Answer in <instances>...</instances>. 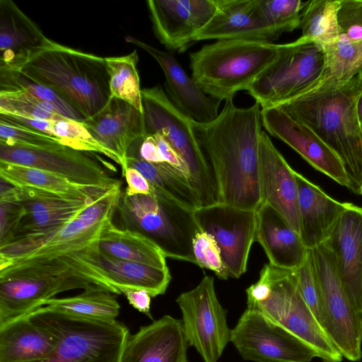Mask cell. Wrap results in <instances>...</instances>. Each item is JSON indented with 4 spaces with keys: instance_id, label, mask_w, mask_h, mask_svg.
Listing matches in <instances>:
<instances>
[{
    "instance_id": "4dcf8cb0",
    "label": "cell",
    "mask_w": 362,
    "mask_h": 362,
    "mask_svg": "<svg viewBox=\"0 0 362 362\" xmlns=\"http://www.w3.org/2000/svg\"><path fill=\"white\" fill-rule=\"evenodd\" d=\"M0 176L1 180L13 186L35 188L85 200L98 199L112 188L80 185L47 171L2 161H0Z\"/></svg>"
},
{
    "instance_id": "ab89813d",
    "label": "cell",
    "mask_w": 362,
    "mask_h": 362,
    "mask_svg": "<svg viewBox=\"0 0 362 362\" xmlns=\"http://www.w3.org/2000/svg\"><path fill=\"white\" fill-rule=\"evenodd\" d=\"M308 1L257 0V8L263 21L282 33L299 28L301 12Z\"/></svg>"
},
{
    "instance_id": "83f0119b",
    "label": "cell",
    "mask_w": 362,
    "mask_h": 362,
    "mask_svg": "<svg viewBox=\"0 0 362 362\" xmlns=\"http://www.w3.org/2000/svg\"><path fill=\"white\" fill-rule=\"evenodd\" d=\"M256 215L255 241L264 250L269 263L291 271L298 269L308 253L300 234L267 204L261 203Z\"/></svg>"
},
{
    "instance_id": "f907efd6",
    "label": "cell",
    "mask_w": 362,
    "mask_h": 362,
    "mask_svg": "<svg viewBox=\"0 0 362 362\" xmlns=\"http://www.w3.org/2000/svg\"><path fill=\"white\" fill-rule=\"evenodd\" d=\"M358 114L361 119V121H362V96L361 98L359 104H358Z\"/></svg>"
},
{
    "instance_id": "bcb514c9",
    "label": "cell",
    "mask_w": 362,
    "mask_h": 362,
    "mask_svg": "<svg viewBox=\"0 0 362 362\" xmlns=\"http://www.w3.org/2000/svg\"><path fill=\"white\" fill-rule=\"evenodd\" d=\"M122 176L125 177L127 187L124 193L129 196L149 194L153 189L145 177L136 169L127 167Z\"/></svg>"
},
{
    "instance_id": "f546056e",
    "label": "cell",
    "mask_w": 362,
    "mask_h": 362,
    "mask_svg": "<svg viewBox=\"0 0 362 362\" xmlns=\"http://www.w3.org/2000/svg\"><path fill=\"white\" fill-rule=\"evenodd\" d=\"M98 247L100 253L112 257L158 268L168 267L165 255L153 240L139 231L117 228L112 221L105 225Z\"/></svg>"
},
{
    "instance_id": "3957f363",
    "label": "cell",
    "mask_w": 362,
    "mask_h": 362,
    "mask_svg": "<svg viewBox=\"0 0 362 362\" xmlns=\"http://www.w3.org/2000/svg\"><path fill=\"white\" fill-rule=\"evenodd\" d=\"M362 79L329 75L303 95L278 107L310 128L340 158L350 189L362 195V124L358 104Z\"/></svg>"
},
{
    "instance_id": "ac0fdd59",
    "label": "cell",
    "mask_w": 362,
    "mask_h": 362,
    "mask_svg": "<svg viewBox=\"0 0 362 362\" xmlns=\"http://www.w3.org/2000/svg\"><path fill=\"white\" fill-rule=\"evenodd\" d=\"M265 130L296 151L310 165L341 186L350 182L338 156L308 127L279 107L261 110Z\"/></svg>"
},
{
    "instance_id": "8992f818",
    "label": "cell",
    "mask_w": 362,
    "mask_h": 362,
    "mask_svg": "<svg viewBox=\"0 0 362 362\" xmlns=\"http://www.w3.org/2000/svg\"><path fill=\"white\" fill-rule=\"evenodd\" d=\"M283 44L218 40L189 54L192 78L202 91L220 102L233 99L280 55Z\"/></svg>"
},
{
    "instance_id": "4fadbf2b",
    "label": "cell",
    "mask_w": 362,
    "mask_h": 362,
    "mask_svg": "<svg viewBox=\"0 0 362 362\" xmlns=\"http://www.w3.org/2000/svg\"><path fill=\"white\" fill-rule=\"evenodd\" d=\"M176 302L182 313L185 334L204 362H218L230 341L227 311L215 291L214 278L204 276L190 291L183 292Z\"/></svg>"
},
{
    "instance_id": "5b68a950",
    "label": "cell",
    "mask_w": 362,
    "mask_h": 362,
    "mask_svg": "<svg viewBox=\"0 0 362 362\" xmlns=\"http://www.w3.org/2000/svg\"><path fill=\"white\" fill-rule=\"evenodd\" d=\"M247 308L255 309L307 345L324 362L343 356L304 300L293 271L265 264L259 280L246 289Z\"/></svg>"
},
{
    "instance_id": "4316f807",
    "label": "cell",
    "mask_w": 362,
    "mask_h": 362,
    "mask_svg": "<svg viewBox=\"0 0 362 362\" xmlns=\"http://www.w3.org/2000/svg\"><path fill=\"white\" fill-rule=\"evenodd\" d=\"M48 40L13 1L0 0V67L19 70Z\"/></svg>"
},
{
    "instance_id": "603a6c76",
    "label": "cell",
    "mask_w": 362,
    "mask_h": 362,
    "mask_svg": "<svg viewBox=\"0 0 362 362\" xmlns=\"http://www.w3.org/2000/svg\"><path fill=\"white\" fill-rule=\"evenodd\" d=\"M83 123L93 137L118 158L122 173L127 168L126 160L129 148L147 135L144 113L115 98Z\"/></svg>"
},
{
    "instance_id": "f6af8a7d",
    "label": "cell",
    "mask_w": 362,
    "mask_h": 362,
    "mask_svg": "<svg viewBox=\"0 0 362 362\" xmlns=\"http://www.w3.org/2000/svg\"><path fill=\"white\" fill-rule=\"evenodd\" d=\"M153 134L156 138L160 152L165 163L176 169V170L190 184L188 168L180 155L163 136L158 133Z\"/></svg>"
},
{
    "instance_id": "7a4b0ae2",
    "label": "cell",
    "mask_w": 362,
    "mask_h": 362,
    "mask_svg": "<svg viewBox=\"0 0 362 362\" xmlns=\"http://www.w3.org/2000/svg\"><path fill=\"white\" fill-rule=\"evenodd\" d=\"M95 287L121 294L107 278L98 243L78 252L0 270V326L28 315L59 293Z\"/></svg>"
},
{
    "instance_id": "2e32d148",
    "label": "cell",
    "mask_w": 362,
    "mask_h": 362,
    "mask_svg": "<svg viewBox=\"0 0 362 362\" xmlns=\"http://www.w3.org/2000/svg\"><path fill=\"white\" fill-rule=\"evenodd\" d=\"M201 230L217 242L228 277L238 279L247 270L257 228L256 211L216 204L194 211Z\"/></svg>"
},
{
    "instance_id": "9c48e42d",
    "label": "cell",
    "mask_w": 362,
    "mask_h": 362,
    "mask_svg": "<svg viewBox=\"0 0 362 362\" xmlns=\"http://www.w3.org/2000/svg\"><path fill=\"white\" fill-rule=\"evenodd\" d=\"M117 211L127 228L153 240L166 257L197 264L192 241L200 230L189 210L172 199L152 191L129 196L122 192Z\"/></svg>"
},
{
    "instance_id": "ffe728a7",
    "label": "cell",
    "mask_w": 362,
    "mask_h": 362,
    "mask_svg": "<svg viewBox=\"0 0 362 362\" xmlns=\"http://www.w3.org/2000/svg\"><path fill=\"white\" fill-rule=\"evenodd\" d=\"M294 173L267 132L262 131L259 145L261 203L271 206L300 234L298 192Z\"/></svg>"
},
{
    "instance_id": "60d3db41",
    "label": "cell",
    "mask_w": 362,
    "mask_h": 362,
    "mask_svg": "<svg viewBox=\"0 0 362 362\" xmlns=\"http://www.w3.org/2000/svg\"><path fill=\"white\" fill-rule=\"evenodd\" d=\"M0 144L35 148L63 145L54 136L2 121H0Z\"/></svg>"
},
{
    "instance_id": "5bb4252c",
    "label": "cell",
    "mask_w": 362,
    "mask_h": 362,
    "mask_svg": "<svg viewBox=\"0 0 362 362\" xmlns=\"http://www.w3.org/2000/svg\"><path fill=\"white\" fill-rule=\"evenodd\" d=\"M230 342L244 360L253 362H310L316 357L296 336L248 308L231 329Z\"/></svg>"
},
{
    "instance_id": "8fae6325",
    "label": "cell",
    "mask_w": 362,
    "mask_h": 362,
    "mask_svg": "<svg viewBox=\"0 0 362 362\" xmlns=\"http://www.w3.org/2000/svg\"><path fill=\"white\" fill-rule=\"evenodd\" d=\"M323 48L300 37L283 44L277 59L246 90L262 109L278 107L328 76Z\"/></svg>"
},
{
    "instance_id": "e0dca14e",
    "label": "cell",
    "mask_w": 362,
    "mask_h": 362,
    "mask_svg": "<svg viewBox=\"0 0 362 362\" xmlns=\"http://www.w3.org/2000/svg\"><path fill=\"white\" fill-rule=\"evenodd\" d=\"M153 30L170 52H185L216 10L215 0H149Z\"/></svg>"
},
{
    "instance_id": "1f68e13d",
    "label": "cell",
    "mask_w": 362,
    "mask_h": 362,
    "mask_svg": "<svg viewBox=\"0 0 362 362\" xmlns=\"http://www.w3.org/2000/svg\"><path fill=\"white\" fill-rule=\"evenodd\" d=\"M100 258L110 284L121 293L124 290L141 289L156 297L165 293L171 280L168 267L158 268L103 253Z\"/></svg>"
},
{
    "instance_id": "6da1fadb",
    "label": "cell",
    "mask_w": 362,
    "mask_h": 362,
    "mask_svg": "<svg viewBox=\"0 0 362 362\" xmlns=\"http://www.w3.org/2000/svg\"><path fill=\"white\" fill-rule=\"evenodd\" d=\"M261 109L238 107L229 99L209 123L194 122L199 145L213 173L218 203L257 211L261 204L259 145Z\"/></svg>"
},
{
    "instance_id": "f35d334b",
    "label": "cell",
    "mask_w": 362,
    "mask_h": 362,
    "mask_svg": "<svg viewBox=\"0 0 362 362\" xmlns=\"http://www.w3.org/2000/svg\"><path fill=\"white\" fill-rule=\"evenodd\" d=\"M0 114L47 121L67 119L52 104L23 90L0 91Z\"/></svg>"
},
{
    "instance_id": "cb8c5ba5",
    "label": "cell",
    "mask_w": 362,
    "mask_h": 362,
    "mask_svg": "<svg viewBox=\"0 0 362 362\" xmlns=\"http://www.w3.org/2000/svg\"><path fill=\"white\" fill-rule=\"evenodd\" d=\"M182 320L165 315L129 334L119 362H188Z\"/></svg>"
},
{
    "instance_id": "b9f144b4",
    "label": "cell",
    "mask_w": 362,
    "mask_h": 362,
    "mask_svg": "<svg viewBox=\"0 0 362 362\" xmlns=\"http://www.w3.org/2000/svg\"><path fill=\"white\" fill-rule=\"evenodd\" d=\"M192 250L197 265L213 271L220 279H228L221 250L211 234L200 230L193 239Z\"/></svg>"
},
{
    "instance_id": "7dc6e473",
    "label": "cell",
    "mask_w": 362,
    "mask_h": 362,
    "mask_svg": "<svg viewBox=\"0 0 362 362\" xmlns=\"http://www.w3.org/2000/svg\"><path fill=\"white\" fill-rule=\"evenodd\" d=\"M138 156L151 163H165L153 134H147L139 140Z\"/></svg>"
},
{
    "instance_id": "836d02e7",
    "label": "cell",
    "mask_w": 362,
    "mask_h": 362,
    "mask_svg": "<svg viewBox=\"0 0 362 362\" xmlns=\"http://www.w3.org/2000/svg\"><path fill=\"white\" fill-rule=\"evenodd\" d=\"M43 306L70 315L103 320H115L120 309L112 293L97 287L72 297L50 298Z\"/></svg>"
},
{
    "instance_id": "e575fe53",
    "label": "cell",
    "mask_w": 362,
    "mask_h": 362,
    "mask_svg": "<svg viewBox=\"0 0 362 362\" xmlns=\"http://www.w3.org/2000/svg\"><path fill=\"white\" fill-rule=\"evenodd\" d=\"M18 124L59 138L62 144L70 148L105 155L119 165L118 158L100 145L90 134L83 122L72 119L47 121L19 117Z\"/></svg>"
},
{
    "instance_id": "816d5d0a",
    "label": "cell",
    "mask_w": 362,
    "mask_h": 362,
    "mask_svg": "<svg viewBox=\"0 0 362 362\" xmlns=\"http://www.w3.org/2000/svg\"><path fill=\"white\" fill-rule=\"evenodd\" d=\"M358 74L360 76V77L362 79V64L358 70Z\"/></svg>"
},
{
    "instance_id": "8d00e7d4",
    "label": "cell",
    "mask_w": 362,
    "mask_h": 362,
    "mask_svg": "<svg viewBox=\"0 0 362 362\" xmlns=\"http://www.w3.org/2000/svg\"><path fill=\"white\" fill-rule=\"evenodd\" d=\"M111 98L124 100L143 112L136 50L121 57H105Z\"/></svg>"
},
{
    "instance_id": "c3c4849f",
    "label": "cell",
    "mask_w": 362,
    "mask_h": 362,
    "mask_svg": "<svg viewBox=\"0 0 362 362\" xmlns=\"http://www.w3.org/2000/svg\"><path fill=\"white\" fill-rule=\"evenodd\" d=\"M122 293L124 294L132 306L153 320L150 311L151 296L146 291L141 289H127L124 290Z\"/></svg>"
},
{
    "instance_id": "7c38bea8",
    "label": "cell",
    "mask_w": 362,
    "mask_h": 362,
    "mask_svg": "<svg viewBox=\"0 0 362 362\" xmlns=\"http://www.w3.org/2000/svg\"><path fill=\"white\" fill-rule=\"evenodd\" d=\"M308 256L320 291L322 328L343 357L358 361L362 358V313L344 285L328 240L308 250Z\"/></svg>"
},
{
    "instance_id": "44dd1931",
    "label": "cell",
    "mask_w": 362,
    "mask_h": 362,
    "mask_svg": "<svg viewBox=\"0 0 362 362\" xmlns=\"http://www.w3.org/2000/svg\"><path fill=\"white\" fill-rule=\"evenodd\" d=\"M125 40L141 48L155 59L165 78L167 95L194 122L209 123L217 117L221 102L202 91L182 69L172 52L161 51L132 36H127Z\"/></svg>"
},
{
    "instance_id": "f1b7e54d",
    "label": "cell",
    "mask_w": 362,
    "mask_h": 362,
    "mask_svg": "<svg viewBox=\"0 0 362 362\" xmlns=\"http://www.w3.org/2000/svg\"><path fill=\"white\" fill-rule=\"evenodd\" d=\"M57 340L28 315L0 326V362H35L53 352Z\"/></svg>"
},
{
    "instance_id": "d6a6232c",
    "label": "cell",
    "mask_w": 362,
    "mask_h": 362,
    "mask_svg": "<svg viewBox=\"0 0 362 362\" xmlns=\"http://www.w3.org/2000/svg\"><path fill=\"white\" fill-rule=\"evenodd\" d=\"M126 161L127 167L136 169L145 177L154 192L165 195L192 211L200 207L195 190L176 169L167 163H151L134 153H128Z\"/></svg>"
},
{
    "instance_id": "d4e9b609",
    "label": "cell",
    "mask_w": 362,
    "mask_h": 362,
    "mask_svg": "<svg viewBox=\"0 0 362 362\" xmlns=\"http://www.w3.org/2000/svg\"><path fill=\"white\" fill-rule=\"evenodd\" d=\"M327 240L344 285L352 301L361 311L362 207L348 202Z\"/></svg>"
},
{
    "instance_id": "74e56055",
    "label": "cell",
    "mask_w": 362,
    "mask_h": 362,
    "mask_svg": "<svg viewBox=\"0 0 362 362\" xmlns=\"http://www.w3.org/2000/svg\"><path fill=\"white\" fill-rule=\"evenodd\" d=\"M23 90L52 104L63 117L79 122L86 117L51 88L38 83L16 69L0 67V91Z\"/></svg>"
},
{
    "instance_id": "277c9868",
    "label": "cell",
    "mask_w": 362,
    "mask_h": 362,
    "mask_svg": "<svg viewBox=\"0 0 362 362\" xmlns=\"http://www.w3.org/2000/svg\"><path fill=\"white\" fill-rule=\"evenodd\" d=\"M19 71L51 88L86 119L98 114L111 99L105 58L50 39Z\"/></svg>"
},
{
    "instance_id": "d590c367",
    "label": "cell",
    "mask_w": 362,
    "mask_h": 362,
    "mask_svg": "<svg viewBox=\"0 0 362 362\" xmlns=\"http://www.w3.org/2000/svg\"><path fill=\"white\" fill-rule=\"evenodd\" d=\"M339 6L340 0L308 1L301 12L300 37L322 47L335 42L339 37L337 14Z\"/></svg>"
},
{
    "instance_id": "681fc988",
    "label": "cell",
    "mask_w": 362,
    "mask_h": 362,
    "mask_svg": "<svg viewBox=\"0 0 362 362\" xmlns=\"http://www.w3.org/2000/svg\"><path fill=\"white\" fill-rule=\"evenodd\" d=\"M360 304H361V313H362V264H361V268Z\"/></svg>"
},
{
    "instance_id": "30bf717a",
    "label": "cell",
    "mask_w": 362,
    "mask_h": 362,
    "mask_svg": "<svg viewBox=\"0 0 362 362\" xmlns=\"http://www.w3.org/2000/svg\"><path fill=\"white\" fill-rule=\"evenodd\" d=\"M147 134L163 136L182 158L200 207L218 204L215 179L199 145L194 122L180 111L160 86L141 89Z\"/></svg>"
},
{
    "instance_id": "f5cc1de1",
    "label": "cell",
    "mask_w": 362,
    "mask_h": 362,
    "mask_svg": "<svg viewBox=\"0 0 362 362\" xmlns=\"http://www.w3.org/2000/svg\"><path fill=\"white\" fill-rule=\"evenodd\" d=\"M361 124H362V121H361Z\"/></svg>"
},
{
    "instance_id": "7bdbcfd3",
    "label": "cell",
    "mask_w": 362,
    "mask_h": 362,
    "mask_svg": "<svg viewBox=\"0 0 362 362\" xmlns=\"http://www.w3.org/2000/svg\"><path fill=\"white\" fill-rule=\"evenodd\" d=\"M337 21L338 40L362 41V0H340Z\"/></svg>"
},
{
    "instance_id": "7402d4cb",
    "label": "cell",
    "mask_w": 362,
    "mask_h": 362,
    "mask_svg": "<svg viewBox=\"0 0 362 362\" xmlns=\"http://www.w3.org/2000/svg\"><path fill=\"white\" fill-rule=\"evenodd\" d=\"M215 1V13L197 34L196 42L235 40L274 43L283 34L263 21L258 11L257 0Z\"/></svg>"
},
{
    "instance_id": "d6986e66",
    "label": "cell",
    "mask_w": 362,
    "mask_h": 362,
    "mask_svg": "<svg viewBox=\"0 0 362 362\" xmlns=\"http://www.w3.org/2000/svg\"><path fill=\"white\" fill-rule=\"evenodd\" d=\"M9 189L18 208L11 239L52 230L77 216L98 199H74L11 185Z\"/></svg>"
},
{
    "instance_id": "9a60e30c",
    "label": "cell",
    "mask_w": 362,
    "mask_h": 362,
    "mask_svg": "<svg viewBox=\"0 0 362 362\" xmlns=\"http://www.w3.org/2000/svg\"><path fill=\"white\" fill-rule=\"evenodd\" d=\"M92 153L64 145L35 148L0 144V161L37 168L87 186L110 189L121 184Z\"/></svg>"
},
{
    "instance_id": "484cf974",
    "label": "cell",
    "mask_w": 362,
    "mask_h": 362,
    "mask_svg": "<svg viewBox=\"0 0 362 362\" xmlns=\"http://www.w3.org/2000/svg\"><path fill=\"white\" fill-rule=\"evenodd\" d=\"M298 185L300 236L308 250L325 242L348 202H339L295 171Z\"/></svg>"
},
{
    "instance_id": "52a82bcc",
    "label": "cell",
    "mask_w": 362,
    "mask_h": 362,
    "mask_svg": "<svg viewBox=\"0 0 362 362\" xmlns=\"http://www.w3.org/2000/svg\"><path fill=\"white\" fill-rule=\"evenodd\" d=\"M120 186L112 187L77 216L52 230L17 236L0 245V270L78 252L98 243L105 225L112 221L117 211Z\"/></svg>"
},
{
    "instance_id": "ee69618b",
    "label": "cell",
    "mask_w": 362,
    "mask_h": 362,
    "mask_svg": "<svg viewBox=\"0 0 362 362\" xmlns=\"http://www.w3.org/2000/svg\"><path fill=\"white\" fill-rule=\"evenodd\" d=\"M293 272L304 300L322 326L320 291L308 253L305 262Z\"/></svg>"
},
{
    "instance_id": "ba28073f",
    "label": "cell",
    "mask_w": 362,
    "mask_h": 362,
    "mask_svg": "<svg viewBox=\"0 0 362 362\" xmlns=\"http://www.w3.org/2000/svg\"><path fill=\"white\" fill-rule=\"evenodd\" d=\"M27 315L57 340L52 353L35 362H119L129 335L128 328L116 320L84 318L46 306Z\"/></svg>"
}]
</instances>
